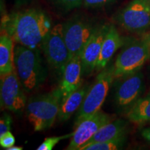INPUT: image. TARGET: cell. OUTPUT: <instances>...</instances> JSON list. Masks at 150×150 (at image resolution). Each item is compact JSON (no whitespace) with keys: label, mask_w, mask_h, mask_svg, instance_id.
<instances>
[{"label":"cell","mask_w":150,"mask_h":150,"mask_svg":"<svg viewBox=\"0 0 150 150\" xmlns=\"http://www.w3.org/2000/svg\"><path fill=\"white\" fill-rule=\"evenodd\" d=\"M115 116L99 110L82 120L75 127L74 135L66 149L79 150L106 124L114 120Z\"/></svg>","instance_id":"cell-11"},{"label":"cell","mask_w":150,"mask_h":150,"mask_svg":"<svg viewBox=\"0 0 150 150\" xmlns=\"http://www.w3.org/2000/svg\"><path fill=\"white\" fill-rule=\"evenodd\" d=\"M127 127H128V123L125 120L121 119L114 120L102 127L83 145L94 143V142L107 141L119 137L127 136Z\"/></svg>","instance_id":"cell-16"},{"label":"cell","mask_w":150,"mask_h":150,"mask_svg":"<svg viewBox=\"0 0 150 150\" xmlns=\"http://www.w3.org/2000/svg\"><path fill=\"white\" fill-rule=\"evenodd\" d=\"M115 20L129 32L144 34L150 27V2L147 0H132L117 13Z\"/></svg>","instance_id":"cell-7"},{"label":"cell","mask_w":150,"mask_h":150,"mask_svg":"<svg viewBox=\"0 0 150 150\" xmlns=\"http://www.w3.org/2000/svg\"><path fill=\"white\" fill-rule=\"evenodd\" d=\"M82 75L83 74L81 56H73L65 67L59 87L62 95V102L82 86Z\"/></svg>","instance_id":"cell-13"},{"label":"cell","mask_w":150,"mask_h":150,"mask_svg":"<svg viewBox=\"0 0 150 150\" xmlns=\"http://www.w3.org/2000/svg\"><path fill=\"white\" fill-rule=\"evenodd\" d=\"M59 7L64 10H72L83 4L84 0H54Z\"/></svg>","instance_id":"cell-21"},{"label":"cell","mask_w":150,"mask_h":150,"mask_svg":"<svg viewBox=\"0 0 150 150\" xmlns=\"http://www.w3.org/2000/svg\"><path fill=\"white\" fill-rule=\"evenodd\" d=\"M115 0H84L83 5L87 8H97L113 2Z\"/></svg>","instance_id":"cell-24"},{"label":"cell","mask_w":150,"mask_h":150,"mask_svg":"<svg viewBox=\"0 0 150 150\" xmlns=\"http://www.w3.org/2000/svg\"><path fill=\"white\" fill-rule=\"evenodd\" d=\"M14 41L5 31L0 37V74L12 72L14 66Z\"/></svg>","instance_id":"cell-17"},{"label":"cell","mask_w":150,"mask_h":150,"mask_svg":"<svg viewBox=\"0 0 150 150\" xmlns=\"http://www.w3.org/2000/svg\"><path fill=\"white\" fill-rule=\"evenodd\" d=\"M109 25L97 27L81 54L83 74H89L96 69L102 45Z\"/></svg>","instance_id":"cell-12"},{"label":"cell","mask_w":150,"mask_h":150,"mask_svg":"<svg viewBox=\"0 0 150 150\" xmlns=\"http://www.w3.org/2000/svg\"><path fill=\"white\" fill-rule=\"evenodd\" d=\"M127 141V136L119 137L110 140L94 142L81 146L79 150H117L124 147Z\"/></svg>","instance_id":"cell-19"},{"label":"cell","mask_w":150,"mask_h":150,"mask_svg":"<svg viewBox=\"0 0 150 150\" xmlns=\"http://www.w3.org/2000/svg\"><path fill=\"white\" fill-rule=\"evenodd\" d=\"M49 64L62 76L65 67L72 59L63 36V24L54 26L41 45Z\"/></svg>","instance_id":"cell-6"},{"label":"cell","mask_w":150,"mask_h":150,"mask_svg":"<svg viewBox=\"0 0 150 150\" xmlns=\"http://www.w3.org/2000/svg\"><path fill=\"white\" fill-rule=\"evenodd\" d=\"M126 115L129 121L136 124L150 122V95L140 98Z\"/></svg>","instance_id":"cell-18"},{"label":"cell","mask_w":150,"mask_h":150,"mask_svg":"<svg viewBox=\"0 0 150 150\" xmlns=\"http://www.w3.org/2000/svg\"><path fill=\"white\" fill-rule=\"evenodd\" d=\"M147 1H149V2H150V0H147Z\"/></svg>","instance_id":"cell-27"},{"label":"cell","mask_w":150,"mask_h":150,"mask_svg":"<svg viewBox=\"0 0 150 150\" xmlns=\"http://www.w3.org/2000/svg\"><path fill=\"white\" fill-rule=\"evenodd\" d=\"M1 106L16 113H20L27 104L24 90L16 70L1 74Z\"/></svg>","instance_id":"cell-10"},{"label":"cell","mask_w":150,"mask_h":150,"mask_svg":"<svg viewBox=\"0 0 150 150\" xmlns=\"http://www.w3.org/2000/svg\"><path fill=\"white\" fill-rule=\"evenodd\" d=\"M126 39L119 34L113 24H110L108 30L103 42L100 55L97 61L96 70H102L107 66L108 62L119 48L122 47Z\"/></svg>","instance_id":"cell-14"},{"label":"cell","mask_w":150,"mask_h":150,"mask_svg":"<svg viewBox=\"0 0 150 150\" xmlns=\"http://www.w3.org/2000/svg\"><path fill=\"white\" fill-rule=\"evenodd\" d=\"M14 66L22 88L27 93L38 88L47 76L38 48H29L19 44L15 46Z\"/></svg>","instance_id":"cell-2"},{"label":"cell","mask_w":150,"mask_h":150,"mask_svg":"<svg viewBox=\"0 0 150 150\" xmlns=\"http://www.w3.org/2000/svg\"><path fill=\"white\" fill-rule=\"evenodd\" d=\"M61 102L62 95L59 88L29 99L27 115L33 130L42 131L52 127L58 117Z\"/></svg>","instance_id":"cell-4"},{"label":"cell","mask_w":150,"mask_h":150,"mask_svg":"<svg viewBox=\"0 0 150 150\" xmlns=\"http://www.w3.org/2000/svg\"><path fill=\"white\" fill-rule=\"evenodd\" d=\"M90 88L88 84L82 85L61 103L57 117L60 122L67 121L76 110L79 109Z\"/></svg>","instance_id":"cell-15"},{"label":"cell","mask_w":150,"mask_h":150,"mask_svg":"<svg viewBox=\"0 0 150 150\" xmlns=\"http://www.w3.org/2000/svg\"><path fill=\"white\" fill-rule=\"evenodd\" d=\"M150 59V33L138 38L126 39L113 65L115 79L140 71Z\"/></svg>","instance_id":"cell-3"},{"label":"cell","mask_w":150,"mask_h":150,"mask_svg":"<svg viewBox=\"0 0 150 150\" xmlns=\"http://www.w3.org/2000/svg\"><path fill=\"white\" fill-rule=\"evenodd\" d=\"M15 143H16V138L10 131H8L3 136H0V145L6 149L13 146Z\"/></svg>","instance_id":"cell-23"},{"label":"cell","mask_w":150,"mask_h":150,"mask_svg":"<svg viewBox=\"0 0 150 150\" xmlns=\"http://www.w3.org/2000/svg\"><path fill=\"white\" fill-rule=\"evenodd\" d=\"M115 104L118 111L127 114L136 104L145 90L144 76L141 71L117 78Z\"/></svg>","instance_id":"cell-8"},{"label":"cell","mask_w":150,"mask_h":150,"mask_svg":"<svg viewBox=\"0 0 150 150\" xmlns=\"http://www.w3.org/2000/svg\"><path fill=\"white\" fill-rule=\"evenodd\" d=\"M52 28L45 13L37 8L13 13L1 22V31L8 33L17 44L29 48L41 47Z\"/></svg>","instance_id":"cell-1"},{"label":"cell","mask_w":150,"mask_h":150,"mask_svg":"<svg viewBox=\"0 0 150 150\" xmlns=\"http://www.w3.org/2000/svg\"><path fill=\"white\" fill-rule=\"evenodd\" d=\"M114 79L113 65L106 67L101 70L79 109L75 127L86 117L101 110Z\"/></svg>","instance_id":"cell-5"},{"label":"cell","mask_w":150,"mask_h":150,"mask_svg":"<svg viewBox=\"0 0 150 150\" xmlns=\"http://www.w3.org/2000/svg\"><path fill=\"white\" fill-rule=\"evenodd\" d=\"M141 135L147 142H149L150 143V127L142 129Z\"/></svg>","instance_id":"cell-25"},{"label":"cell","mask_w":150,"mask_h":150,"mask_svg":"<svg viewBox=\"0 0 150 150\" xmlns=\"http://www.w3.org/2000/svg\"><path fill=\"white\" fill-rule=\"evenodd\" d=\"M7 150H22L23 149V147H19V146H12V147H8V149H6Z\"/></svg>","instance_id":"cell-26"},{"label":"cell","mask_w":150,"mask_h":150,"mask_svg":"<svg viewBox=\"0 0 150 150\" xmlns=\"http://www.w3.org/2000/svg\"><path fill=\"white\" fill-rule=\"evenodd\" d=\"M12 124V118L6 112H4L0 119V136L10 131Z\"/></svg>","instance_id":"cell-22"},{"label":"cell","mask_w":150,"mask_h":150,"mask_svg":"<svg viewBox=\"0 0 150 150\" xmlns=\"http://www.w3.org/2000/svg\"><path fill=\"white\" fill-rule=\"evenodd\" d=\"M97 27L81 18H73L63 24V36L71 57L81 56Z\"/></svg>","instance_id":"cell-9"},{"label":"cell","mask_w":150,"mask_h":150,"mask_svg":"<svg viewBox=\"0 0 150 150\" xmlns=\"http://www.w3.org/2000/svg\"><path fill=\"white\" fill-rule=\"evenodd\" d=\"M74 135V132L70 133V134L63 135L61 136H54L50 137V138H47L44 140V141L42 142V144L37 148V150H52L55 147L56 144L62 140L67 139V138H72Z\"/></svg>","instance_id":"cell-20"}]
</instances>
